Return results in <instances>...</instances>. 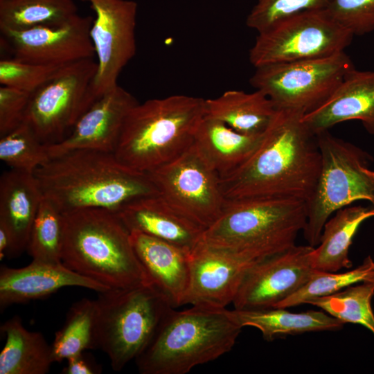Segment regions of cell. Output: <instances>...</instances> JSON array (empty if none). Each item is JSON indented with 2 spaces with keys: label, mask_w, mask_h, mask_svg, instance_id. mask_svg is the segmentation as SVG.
Here are the masks:
<instances>
[{
  "label": "cell",
  "mask_w": 374,
  "mask_h": 374,
  "mask_svg": "<svg viewBox=\"0 0 374 374\" xmlns=\"http://www.w3.org/2000/svg\"><path fill=\"white\" fill-rule=\"evenodd\" d=\"M304 112L279 109L251 156L220 179L226 199L287 197L305 202L321 164L317 135L303 122Z\"/></svg>",
  "instance_id": "1"
},
{
  "label": "cell",
  "mask_w": 374,
  "mask_h": 374,
  "mask_svg": "<svg viewBox=\"0 0 374 374\" xmlns=\"http://www.w3.org/2000/svg\"><path fill=\"white\" fill-rule=\"evenodd\" d=\"M44 198L62 213L86 208L117 212L159 194L148 174L121 163L113 152L80 149L50 157L34 172Z\"/></svg>",
  "instance_id": "2"
},
{
  "label": "cell",
  "mask_w": 374,
  "mask_h": 374,
  "mask_svg": "<svg viewBox=\"0 0 374 374\" xmlns=\"http://www.w3.org/2000/svg\"><path fill=\"white\" fill-rule=\"evenodd\" d=\"M306 220V202L302 199H226L222 214L204 230L200 243L225 254L256 261L294 246Z\"/></svg>",
  "instance_id": "3"
},
{
  "label": "cell",
  "mask_w": 374,
  "mask_h": 374,
  "mask_svg": "<svg viewBox=\"0 0 374 374\" xmlns=\"http://www.w3.org/2000/svg\"><path fill=\"white\" fill-rule=\"evenodd\" d=\"M62 262L109 289L150 284L130 231L116 212L86 208L63 213Z\"/></svg>",
  "instance_id": "4"
},
{
  "label": "cell",
  "mask_w": 374,
  "mask_h": 374,
  "mask_svg": "<svg viewBox=\"0 0 374 374\" xmlns=\"http://www.w3.org/2000/svg\"><path fill=\"white\" fill-rule=\"evenodd\" d=\"M204 104L202 98L186 95L138 103L125 118L114 154L144 173L166 164L193 144Z\"/></svg>",
  "instance_id": "5"
},
{
  "label": "cell",
  "mask_w": 374,
  "mask_h": 374,
  "mask_svg": "<svg viewBox=\"0 0 374 374\" xmlns=\"http://www.w3.org/2000/svg\"><path fill=\"white\" fill-rule=\"evenodd\" d=\"M241 329L226 308H172L135 363L141 374H186L231 350Z\"/></svg>",
  "instance_id": "6"
},
{
  "label": "cell",
  "mask_w": 374,
  "mask_h": 374,
  "mask_svg": "<svg viewBox=\"0 0 374 374\" xmlns=\"http://www.w3.org/2000/svg\"><path fill=\"white\" fill-rule=\"evenodd\" d=\"M98 294L93 349L104 352L112 369L120 371L143 351L174 308L150 284Z\"/></svg>",
  "instance_id": "7"
},
{
  "label": "cell",
  "mask_w": 374,
  "mask_h": 374,
  "mask_svg": "<svg viewBox=\"0 0 374 374\" xmlns=\"http://www.w3.org/2000/svg\"><path fill=\"white\" fill-rule=\"evenodd\" d=\"M316 135L321 164L314 191L306 202L303 230L312 247L319 244L324 224L336 211L358 200L374 206V171L368 168V155L328 130Z\"/></svg>",
  "instance_id": "8"
},
{
  "label": "cell",
  "mask_w": 374,
  "mask_h": 374,
  "mask_svg": "<svg viewBox=\"0 0 374 374\" xmlns=\"http://www.w3.org/2000/svg\"><path fill=\"white\" fill-rule=\"evenodd\" d=\"M96 71L93 58L69 64L30 94L24 122L44 145L67 137L97 100L91 90Z\"/></svg>",
  "instance_id": "9"
},
{
  "label": "cell",
  "mask_w": 374,
  "mask_h": 374,
  "mask_svg": "<svg viewBox=\"0 0 374 374\" xmlns=\"http://www.w3.org/2000/svg\"><path fill=\"white\" fill-rule=\"evenodd\" d=\"M355 66L344 52L306 60L255 67L250 83L277 109L309 112L323 104Z\"/></svg>",
  "instance_id": "10"
},
{
  "label": "cell",
  "mask_w": 374,
  "mask_h": 374,
  "mask_svg": "<svg viewBox=\"0 0 374 374\" xmlns=\"http://www.w3.org/2000/svg\"><path fill=\"white\" fill-rule=\"evenodd\" d=\"M353 37L326 9L306 11L258 33L249 58L258 67L328 57L344 51Z\"/></svg>",
  "instance_id": "11"
},
{
  "label": "cell",
  "mask_w": 374,
  "mask_h": 374,
  "mask_svg": "<svg viewBox=\"0 0 374 374\" xmlns=\"http://www.w3.org/2000/svg\"><path fill=\"white\" fill-rule=\"evenodd\" d=\"M147 174L160 195L205 229L222 214L226 199L220 178L193 144Z\"/></svg>",
  "instance_id": "12"
},
{
  "label": "cell",
  "mask_w": 374,
  "mask_h": 374,
  "mask_svg": "<svg viewBox=\"0 0 374 374\" xmlns=\"http://www.w3.org/2000/svg\"><path fill=\"white\" fill-rule=\"evenodd\" d=\"M96 14L90 37L97 56L91 90L98 99L117 85L118 78L136 53L138 5L132 0H83Z\"/></svg>",
  "instance_id": "13"
},
{
  "label": "cell",
  "mask_w": 374,
  "mask_h": 374,
  "mask_svg": "<svg viewBox=\"0 0 374 374\" xmlns=\"http://www.w3.org/2000/svg\"><path fill=\"white\" fill-rule=\"evenodd\" d=\"M310 245H294L254 262L247 270L233 300L234 309L275 308L303 287L317 271Z\"/></svg>",
  "instance_id": "14"
},
{
  "label": "cell",
  "mask_w": 374,
  "mask_h": 374,
  "mask_svg": "<svg viewBox=\"0 0 374 374\" xmlns=\"http://www.w3.org/2000/svg\"><path fill=\"white\" fill-rule=\"evenodd\" d=\"M93 19L77 15L60 25L39 26L23 30L0 29L1 46L23 62L66 65L93 58L90 37Z\"/></svg>",
  "instance_id": "15"
},
{
  "label": "cell",
  "mask_w": 374,
  "mask_h": 374,
  "mask_svg": "<svg viewBox=\"0 0 374 374\" xmlns=\"http://www.w3.org/2000/svg\"><path fill=\"white\" fill-rule=\"evenodd\" d=\"M254 262L199 242L190 254V278L184 305L226 308L233 303L247 270Z\"/></svg>",
  "instance_id": "16"
},
{
  "label": "cell",
  "mask_w": 374,
  "mask_h": 374,
  "mask_svg": "<svg viewBox=\"0 0 374 374\" xmlns=\"http://www.w3.org/2000/svg\"><path fill=\"white\" fill-rule=\"evenodd\" d=\"M139 102L118 84L103 94L60 143L46 145L50 157L80 149L113 152L126 116Z\"/></svg>",
  "instance_id": "17"
},
{
  "label": "cell",
  "mask_w": 374,
  "mask_h": 374,
  "mask_svg": "<svg viewBox=\"0 0 374 374\" xmlns=\"http://www.w3.org/2000/svg\"><path fill=\"white\" fill-rule=\"evenodd\" d=\"M65 287H80L107 291L106 286L71 270L62 262L48 263L33 260L20 268H0L1 310L12 304L25 303L46 297Z\"/></svg>",
  "instance_id": "18"
},
{
  "label": "cell",
  "mask_w": 374,
  "mask_h": 374,
  "mask_svg": "<svg viewBox=\"0 0 374 374\" xmlns=\"http://www.w3.org/2000/svg\"><path fill=\"white\" fill-rule=\"evenodd\" d=\"M116 213L130 231L147 234L190 253L205 230L159 194L132 200Z\"/></svg>",
  "instance_id": "19"
},
{
  "label": "cell",
  "mask_w": 374,
  "mask_h": 374,
  "mask_svg": "<svg viewBox=\"0 0 374 374\" xmlns=\"http://www.w3.org/2000/svg\"><path fill=\"white\" fill-rule=\"evenodd\" d=\"M351 120L360 121L374 135V71L353 68L323 104L302 117L315 134Z\"/></svg>",
  "instance_id": "20"
},
{
  "label": "cell",
  "mask_w": 374,
  "mask_h": 374,
  "mask_svg": "<svg viewBox=\"0 0 374 374\" xmlns=\"http://www.w3.org/2000/svg\"><path fill=\"white\" fill-rule=\"evenodd\" d=\"M130 240L150 284L172 308L184 305L190 278V253L136 231H130Z\"/></svg>",
  "instance_id": "21"
},
{
  "label": "cell",
  "mask_w": 374,
  "mask_h": 374,
  "mask_svg": "<svg viewBox=\"0 0 374 374\" xmlns=\"http://www.w3.org/2000/svg\"><path fill=\"white\" fill-rule=\"evenodd\" d=\"M44 197L33 173L10 169L0 178V225L12 237L15 257L27 249Z\"/></svg>",
  "instance_id": "22"
},
{
  "label": "cell",
  "mask_w": 374,
  "mask_h": 374,
  "mask_svg": "<svg viewBox=\"0 0 374 374\" xmlns=\"http://www.w3.org/2000/svg\"><path fill=\"white\" fill-rule=\"evenodd\" d=\"M263 133L242 134L204 114L195 131L193 145L221 179L251 156L259 146Z\"/></svg>",
  "instance_id": "23"
},
{
  "label": "cell",
  "mask_w": 374,
  "mask_h": 374,
  "mask_svg": "<svg viewBox=\"0 0 374 374\" xmlns=\"http://www.w3.org/2000/svg\"><path fill=\"white\" fill-rule=\"evenodd\" d=\"M232 321L240 328L258 329L264 339L308 332L341 330L344 323L323 311L309 310L295 313L282 308L256 310H227Z\"/></svg>",
  "instance_id": "24"
},
{
  "label": "cell",
  "mask_w": 374,
  "mask_h": 374,
  "mask_svg": "<svg viewBox=\"0 0 374 374\" xmlns=\"http://www.w3.org/2000/svg\"><path fill=\"white\" fill-rule=\"evenodd\" d=\"M374 217V206H353L341 208L323 226L319 244L312 252L313 267L318 271L337 272L349 269V249L361 224Z\"/></svg>",
  "instance_id": "25"
},
{
  "label": "cell",
  "mask_w": 374,
  "mask_h": 374,
  "mask_svg": "<svg viewBox=\"0 0 374 374\" xmlns=\"http://www.w3.org/2000/svg\"><path fill=\"white\" fill-rule=\"evenodd\" d=\"M273 102L263 92L229 90L220 96L205 99V115L221 121L244 134H260L276 113Z\"/></svg>",
  "instance_id": "26"
},
{
  "label": "cell",
  "mask_w": 374,
  "mask_h": 374,
  "mask_svg": "<svg viewBox=\"0 0 374 374\" xmlns=\"http://www.w3.org/2000/svg\"><path fill=\"white\" fill-rule=\"evenodd\" d=\"M6 342L0 353V374H45L52 359L51 345L41 332L28 330L19 316L1 326Z\"/></svg>",
  "instance_id": "27"
},
{
  "label": "cell",
  "mask_w": 374,
  "mask_h": 374,
  "mask_svg": "<svg viewBox=\"0 0 374 374\" xmlns=\"http://www.w3.org/2000/svg\"><path fill=\"white\" fill-rule=\"evenodd\" d=\"M74 0H0V29L60 25L78 14Z\"/></svg>",
  "instance_id": "28"
},
{
  "label": "cell",
  "mask_w": 374,
  "mask_h": 374,
  "mask_svg": "<svg viewBox=\"0 0 374 374\" xmlns=\"http://www.w3.org/2000/svg\"><path fill=\"white\" fill-rule=\"evenodd\" d=\"M96 310L95 300L89 299H82L71 305L63 326L55 332L51 344L53 362L93 349Z\"/></svg>",
  "instance_id": "29"
},
{
  "label": "cell",
  "mask_w": 374,
  "mask_h": 374,
  "mask_svg": "<svg viewBox=\"0 0 374 374\" xmlns=\"http://www.w3.org/2000/svg\"><path fill=\"white\" fill-rule=\"evenodd\" d=\"M374 282H362L350 285L332 294L309 301L310 304L345 323L360 324L374 335V314L371 299Z\"/></svg>",
  "instance_id": "30"
},
{
  "label": "cell",
  "mask_w": 374,
  "mask_h": 374,
  "mask_svg": "<svg viewBox=\"0 0 374 374\" xmlns=\"http://www.w3.org/2000/svg\"><path fill=\"white\" fill-rule=\"evenodd\" d=\"M64 216L45 198L35 218L27 250L33 260L60 263L64 240Z\"/></svg>",
  "instance_id": "31"
},
{
  "label": "cell",
  "mask_w": 374,
  "mask_h": 374,
  "mask_svg": "<svg viewBox=\"0 0 374 374\" xmlns=\"http://www.w3.org/2000/svg\"><path fill=\"white\" fill-rule=\"evenodd\" d=\"M374 282V260L368 256L356 268L346 272L336 273L317 270L308 282L275 308H288L309 301L339 292L355 283Z\"/></svg>",
  "instance_id": "32"
},
{
  "label": "cell",
  "mask_w": 374,
  "mask_h": 374,
  "mask_svg": "<svg viewBox=\"0 0 374 374\" xmlns=\"http://www.w3.org/2000/svg\"><path fill=\"white\" fill-rule=\"evenodd\" d=\"M48 159L46 145L25 122L0 137V159L10 169L34 173Z\"/></svg>",
  "instance_id": "33"
},
{
  "label": "cell",
  "mask_w": 374,
  "mask_h": 374,
  "mask_svg": "<svg viewBox=\"0 0 374 374\" xmlns=\"http://www.w3.org/2000/svg\"><path fill=\"white\" fill-rule=\"evenodd\" d=\"M332 0H257L249 13L247 26L258 33L301 12L326 10Z\"/></svg>",
  "instance_id": "34"
},
{
  "label": "cell",
  "mask_w": 374,
  "mask_h": 374,
  "mask_svg": "<svg viewBox=\"0 0 374 374\" xmlns=\"http://www.w3.org/2000/svg\"><path fill=\"white\" fill-rule=\"evenodd\" d=\"M64 66L44 65L2 58L0 60V83L31 94Z\"/></svg>",
  "instance_id": "35"
},
{
  "label": "cell",
  "mask_w": 374,
  "mask_h": 374,
  "mask_svg": "<svg viewBox=\"0 0 374 374\" xmlns=\"http://www.w3.org/2000/svg\"><path fill=\"white\" fill-rule=\"evenodd\" d=\"M326 10L354 36L374 30V0H332Z\"/></svg>",
  "instance_id": "36"
},
{
  "label": "cell",
  "mask_w": 374,
  "mask_h": 374,
  "mask_svg": "<svg viewBox=\"0 0 374 374\" xmlns=\"http://www.w3.org/2000/svg\"><path fill=\"white\" fill-rule=\"evenodd\" d=\"M30 94L17 89L0 87V137L24 122Z\"/></svg>",
  "instance_id": "37"
},
{
  "label": "cell",
  "mask_w": 374,
  "mask_h": 374,
  "mask_svg": "<svg viewBox=\"0 0 374 374\" xmlns=\"http://www.w3.org/2000/svg\"><path fill=\"white\" fill-rule=\"evenodd\" d=\"M84 352L67 359V364L62 370L64 374H98L101 366L87 357Z\"/></svg>",
  "instance_id": "38"
}]
</instances>
